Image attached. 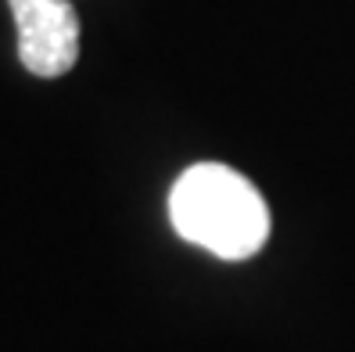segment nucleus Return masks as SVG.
Segmentation results:
<instances>
[{"mask_svg":"<svg viewBox=\"0 0 355 352\" xmlns=\"http://www.w3.org/2000/svg\"><path fill=\"white\" fill-rule=\"evenodd\" d=\"M169 219L183 241L216 259H252L269 241V205L244 173L223 162L191 165L169 191Z\"/></svg>","mask_w":355,"mask_h":352,"instance_id":"1","label":"nucleus"},{"mask_svg":"<svg viewBox=\"0 0 355 352\" xmlns=\"http://www.w3.org/2000/svg\"><path fill=\"white\" fill-rule=\"evenodd\" d=\"M18 61L40 79L65 76L79 58V15L69 0H11Z\"/></svg>","mask_w":355,"mask_h":352,"instance_id":"2","label":"nucleus"}]
</instances>
